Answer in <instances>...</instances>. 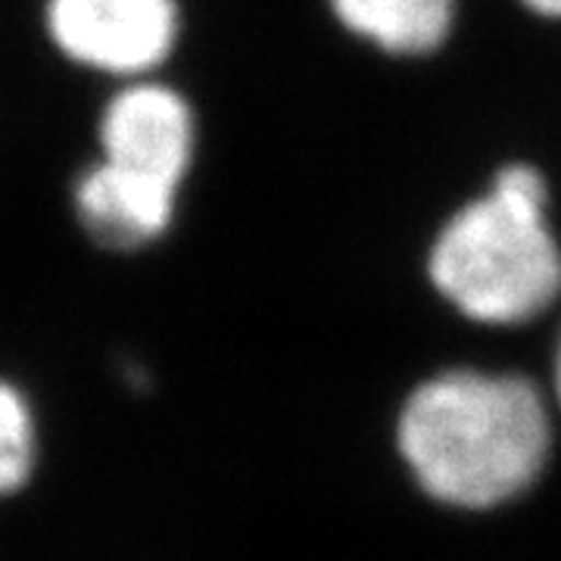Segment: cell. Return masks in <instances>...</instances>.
<instances>
[{
    "label": "cell",
    "mask_w": 561,
    "mask_h": 561,
    "mask_svg": "<svg viewBox=\"0 0 561 561\" xmlns=\"http://www.w3.org/2000/svg\"><path fill=\"white\" fill-rule=\"evenodd\" d=\"M397 437L431 500L483 512L540 481L552 424L540 390L524 378L446 371L409 397Z\"/></svg>",
    "instance_id": "cell-1"
},
{
    "label": "cell",
    "mask_w": 561,
    "mask_h": 561,
    "mask_svg": "<svg viewBox=\"0 0 561 561\" xmlns=\"http://www.w3.org/2000/svg\"><path fill=\"white\" fill-rule=\"evenodd\" d=\"M431 278L446 300L483 324L540 316L561 290V256L546 225L540 175L512 165L486 197L465 206L434 243Z\"/></svg>",
    "instance_id": "cell-2"
},
{
    "label": "cell",
    "mask_w": 561,
    "mask_h": 561,
    "mask_svg": "<svg viewBox=\"0 0 561 561\" xmlns=\"http://www.w3.org/2000/svg\"><path fill=\"white\" fill-rule=\"evenodd\" d=\"M101 144L103 162L81 175L76 209L94 241L135 250L172 221L194 150L191 110L162 84H135L106 106Z\"/></svg>",
    "instance_id": "cell-3"
},
{
    "label": "cell",
    "mask_w": 561,
    "mask_h": 561,
    "mask_svg": "<svg viewBox=\"0 0 561 561\" xmlns=\"http://www.w3.org/2000/svg\"><path fill=\"white\" fill-rule=\"evenodd\" d=\"M175 0H50L47 25L66 57L116 76L147 72L172 50Z\"/></svg>",
    "instance_id": "cell-4"
},
{
    "label": "cell",
    "mask_w": 561,
    "mask_h": 561,
    "mask_svg": "<svg viewBox=\"0 0 561 561\" xmlns=\"http://www.w3.org/2000/svg\"><path fill=\"white\" fill-rule=\"evenodd\" d=\"M334 10L390 54L434 50L453 22V0H334Z\"/></svg>",
    "instance_id": "cell-5"
},
{
    "label": "cell",
    "mask_w": 561,
    "mask_h": 561,
    "mask_svg": "<svg viewBox=\"0 0 561 561\" xmlns=\"http://www.w3.org/2000/svg\"><path fill=\"white\" fill-rule=\"evenodd\" d=\"M38 437L32 405L20 387L0 381V496H13L32 481Z\"/></svg>",
    "instance_id": "cell-6"
},
{
    "label": "cell",
    "mask_w": 561,
    "mask_h": 561,
    "mask_svg": "<svg viewBox=\"0 0 561 561\" xmlns=\"http://www.w3.org/2000/svg\"><path fill=\"white\" fill-rule=\"evenodd\" d=\"M527 7H534L542 16H561V0H524Z\"/></svg>",
    "instance_id": "cell-7"
},
{
    "label": "cell",
    "mask_w": 561,
    "mask_h": 561,
    "mask_svg": "<svg viewBox=\"0 0 561 561\" xmlns=\"http://www.w3.org/2000/svg\"><path fill=\"white\" fill-rule=\"evenodd\" d=\"M556 393H559V405H561V343H559V359H556Z\"/></svg>",
    "instance_id": "cell-8"
}]
</instances>
